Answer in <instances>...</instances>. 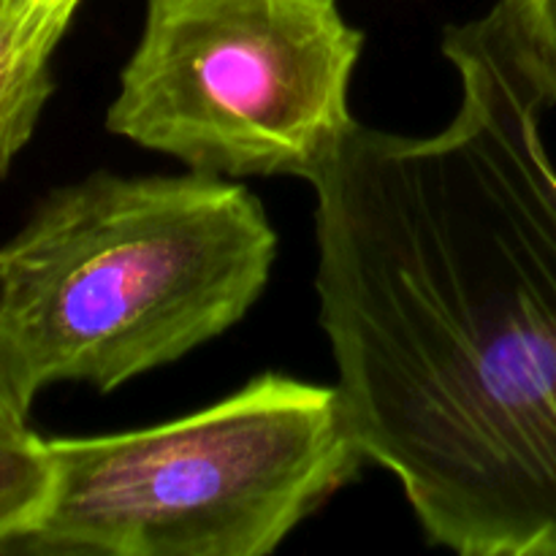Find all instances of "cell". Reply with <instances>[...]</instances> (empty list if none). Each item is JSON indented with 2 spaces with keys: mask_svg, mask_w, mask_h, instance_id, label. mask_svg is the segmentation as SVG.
<instances>
[{
  "mask_svg": "<svg viewBox=\"0 0 556 556\" xmlns=\"http://www.w3.org/2000/svg\"><path fill=\"white\" fill-rule=\"evenodd\" d=\"M0 3L14 11V14L25 16L27 22H36V25L65 36L81 0H0Z\"/></svg>",
  "mask_w": 556,
  "mask_h": 556,
  "instance_id": "9c48e42d",
  "label": "cell"
},
{
  "mask_svg": "<svg viewBox=\"0 0 556 556\" xmlns=\"http://www.w3.org/2000/svg\"><path fill=\"white\" fill-rule=\"evenodd\" d=\"M486 16L543 103H556V0H497Z\"/></svg>",
  "mask_w": 556,
  "mask_h": 556,
  "instance_id": "52a82bcc",
  "label": "cell"
},
{
  "mask_svg": "<svg viewBox=\"0 0 556 556\" xmlns=\"http://www.w3.org/2000/svg\"><path fill=\"white\" fill-rule=\"evenodd\" d=\"M36 394L22 375L3 324H0V427H27V416Z\"/></svg>",
  "mask_w": 556,
  "mask_h": 556,
  "instance_id": "ba28073f",
  "label": "cell"
},
{
  "mask_svg": "<svg viewBox=\"0 0 556 556\" xmlns=\"http://www.w3.org/2000/svg\"><path fill=\"white\" fill-rule=\"evenodd\" d=\"M47 445V510L14 552L264 556L367 459L340 389L280 372L177 421Z\"/></svg>",
  "mask_w": 556,
  "mask_h": 556,
  "instance_id": "3957f363",
  "label": "cell"
},
{
  "mask_svg": "<svg viewBox=\"0 0 556 556\" xmlns=\"http://www.w3.org/2000/svg\"><path fill=\"white\" fill-rule=\"evenodd\" d=\"M52 492L47 440L0 427V552H14L41 521Z\"/></svg>",
  "mask_w": 556,
  "mask_h": 556,
  "instance_id": "8992f818",
  "label": "cell"
},
{
  "mask_svg": "<svg viewBox=\"0 0 556 556\" xmlns=\"http://www.w3.org/2000/svg\"><path fill=\"white\" fill-rule=\"evenodd\" d=\"M63 33L0 3V177L25 150L54 90L49 60Z\"/></svg>",
  "mask_w": 556,
  "mask_h": 556,
  "instance_id": "5b68a950",
  "label": "cell"
},
{
  "mask_svg": "<svg viewBox=\"0 0 556 556\" xmlns=\"http://www.w3.org/2000/svg\"><path fill=\"white\" fill-rule=\"evenodd\" d=\"M434 136L358 125L315 179L320 324L364 456L434 546L556 556V168L489 16Z\"/></svg>",
  "mask_w": 556,
  "mask_h": 556,
  "instance_id": "6da1fadb",
  "label": "cell"
},
{
  "mask_svg": "<svg viewBox=\"0 0 556 556\" xmlns=\"http://www.w3.org/2000/svg\"><path fill=\"white\" fill-rule=\"evenodd\" d=\"M362 43L337 0H147L106 128L190 172L315 182L358 128Z\"/></svg>",
  "mask_w": 556,
  "mask_h": 556,
  "instance_id": "277c9868",
  "label": "cell"
},
{
  "mask_svg": "<svg viewBox=\"0 0 556 556\" xmlns=\"http://www.w3.org/2000/svg\"><path fill=\"white\" fill-rule=\"evenodd\" d=\"M275 255L264 204L231 179L96 172L0 248V324L33 394L112 391L239 324Z\"/></svg>",
  "mask_w": 556,
  "mask_h": 556,
  "instance_id": "7a4b0ae2",
  "label": "cell"
}]
</instances>
